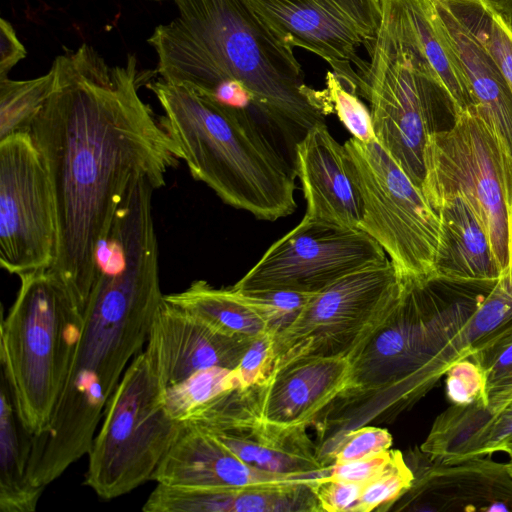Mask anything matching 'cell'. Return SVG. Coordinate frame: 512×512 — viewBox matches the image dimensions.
Masks as SVG:
<instances>
[{"instance_id": "6da1fadb", "label": "cell", "mask_w": 512, "mask_h": 512, "mask_svg": "<svg viewBox=\"0 0 512 512\" xmlns=\"http://www.w3.org/2000/svg\"><path fill=\"white\" fill-rule=\"evenodd\" d=\"M53 93L32 122L53 187L58 240L51 271L85 310L98 252L131 184L165 186L181 155L141 99L136 58L109 66L89 45L55 58Z\"/></svg>"}, {"instance_id": "7a4b0ae2", "label": "cell", "mask_w": 512, "mask_h": 512, "mask_svg": "<svg viewBox=\"0 0 512 512\" xmlns=\"http://www.w3.org/2000/svg\"><path fill=\"white\" fill-rule=\"evenodd\" d=\"M97 262L63 392L46 430L30 436L27 475L42 489L90 451L107 403L143 351L163 301L149 195L123 200Z\"/></svg>"}, {"instance_id": "3957f363", "label": "cell", "mask_w": 512, "mask_h": 512, "mask_svg": "<svg viewBox=\"0 0 512 512\" xmlns=\"http://www.w3.org/2000/svg\"><path fill=\"white\" fill-rule=\"evenodd\" d=\"M496 282L401 281L396 304L349 359L345 390L312 424L319 455L327 456L350 431L392 422L453 363L469 357L468 326Z\"/></svg>"}, {"instance_id": "277c9868", "label": "cell", "mask_w": 512, "mask_h": 512, "mask_svg": "<svg viewBox=\"0 0 512 512\" xmlns=\"http://www.w3.org/2000/svg\"><path fill=\"white\" fill-rule=\"evenodd\" d=\"M174 1L178 16L148 39L162 80L205 95L239 82L259 116L297 140L325 123L293 48L247 0Z\"/></svg>"}, {"instance_id": "5b68a950", "label": "cell", "mask_w": 512, "mask_h": 512, "mask_svg": "<svg viewBox=\"0 0 512 512\" xmlns=\"http://www.w3.org/2000/svg\"><path fill=\"white\" fill-rule=\"evenodd\" d=\"M148 87L163 109L161 126L195 180L260 220L296 210L294 160L250 111L162 79Z\"/></svg>"}, {"instance_id": "8992f818", "label": "cell", "mask_w": 512, "mask_h": 512, "mask_svg": "<svg viewBox=\"0 0 512 512\" xmlns=\"http://www.w3.org/2000/svg\"><path fill=\"white\" fill-rule=\"evenodd\" d=\"M382 6L357 93L368 102L376 141L422 191L427 145L461 110L425 57L403 1Z\"/></svg>"}, {"instance_id": "52a82bcc", "label": "cell", "mask_w": 512, "mask_h": 512, "mask_svg": "<svg viewBox=\"0 0 512 512\" xmlns=\"http://www.w3.org/2000/svg\"><path fill=\"white\" fill-rule=\"evenodd\" d=\"M19 279L1 322L2 375L23 430L36 436L48 427L63 392L85 311L51 269Z\"/></svg>"}, {"instance_id": "ba28073f", "label": "cell", "mask_w": 512, "mask_h": 512, "mask_svg": "<svg viewBox=\"0 0 512 512\" xmlns=\"http://www.w3.org/2000/svg\"><path fill=\"white\" fill-rule=\"evenodd\" d=\"M165 403V388L145 350L129 364L110 397L88 452L84 484L111 500L152 480L183 430Z\"/></svg>"}, {"instance_id": "9c48e42d", "label": "cell", "mask_w": 512, "mask_h": 512, "mask_svg": "<svg viewBox=\"0 0 512 512\" xmlns=\"http://www.w3.org/2000/svg\"><path fill=\"white\" fill-rule=\"evenodd\" d=\"M425 166L422 192L432 208L463 198L483 225L502 276H509L512 156L476 108L461 111L453 127L430 139Z\"/></svg>"}, {"instance_id": "30bf717a", "label": "cell", "mask_w": 512, "mask_h": 512, "mask_svg": "<svg viewBox=\"0 0 512 512\" xmlns=\"http://www.w3.org/2000/svg\"><path fill=\"white\" fill-rule=\"evenodd\" d=\"M344 146L362 202L359 229L382 247L401 281L435 277L437 212L377 141L351 137Z\"/></svg>"}, {"instance_id": "8fae6325", "label": "cell", "mask_w": 512, "mask_h": 512, "mask_svg": "<svg viewBox=\"0 0 512 512\" xmlns=\"http://www.w3.org/2000/svg\"><path fill=\"white\" fill-rule=\"evenodd\" d=\"M400 291L401 281L387 258L315 293L298 318L274 335L273 371L299 358L349 360L390 313Z\"/></svg>"}, {"instance_id": "7c38bea8", "label": "cell", "mask_w": 512, "mask_h": 512, "mask_svg": "<svg viewBox=\"0 0 512 512\" xmlns=\"http://www.w3.org/2000/svg\"><path fill=\"white\" fill-rule=\"evenodd\" d=\"M55 197L29 131L0 140V264L10 274L51 269L57 250Z\"/></svg>"}, {"instance_id": "4fadbf2b", "label": "cell", "mask_w": 512, "mask_h": 512, "mask_svg": "<svg viewBox=\"0 0 512 512\" xmlns=\"http://www.w3.org/2000/svg\"><path fill=\"white\" fill-rule=\"evenodd\" d=\"M387 258L382 247L360 229L303 217L232 287L318 293L342 277Z\"/></svg>"}, {"instance_id": "5bb4252c", "label": "cell", "mask_w": 512, "mask_h": 512, "mask_svg": "<svg viewBox=\"0 0 512 512\" xmlns=\"http://www.w3.org/2000/svg\"><path fill=\"white\" fill-rule=\"evenodd\" d=\"M247 1L282 41L322 58L357 93L358 72L367 65L358 50L369 51L377 37L382 0Z\"/></svg>"}, {"instance_id": "9a60e30c", "label": "cell", "mask_w": 512, "mask_h": 512, "mask_svg": "<svg viewBox=\"0 0 512 512\" xmlns=\"http://www.w3.org/2000/svg\"><path fill=\"white\" fill-rule=\"evenodd\" d=\"M183 422L213 436L249 466L275 474L327 475L307 426L264 421L255 413L249 388L226 391L191 412Z\"/></svg>"}, {"instance_id": "2e32d148", "label": "cell", "mask_w": 512, "mask_h": 512, "mask_svg": "<svg viewBox=\"0 0 512 512\" xmlns=\"http://www.w3.org/2000/svg\"><path fill=\"white\" fill-rule=\"evenodd\" d=\"M414 481L390 509L401 511L512 512V475L490 457L444 464L415 450Z\"/></svg>"}, {"instance_id": "e0dca14e", "label": "cell", "mask_w": 512, "mask_h": 512, "mask_svg": "<svg viewBox=\"0 0 512 512\" xmlns=\"http://www.w3.org/2000/svg\"><path fill=\"white\" fill-rule=\"evenodd\" d=\"M154 472L168 486L223 492L279 490L316 485L327 475L275 474L253 468L213 436L186 422Z\"/></svg>"}, {"instance_id": "ac0fdd59", "label": "cell", "mask_w": 512, "mask_h": 512, "mask_svg": "<svg viewBox=\"0 0 512 512\" xmlns=\"http://www.w3.org/2000/svg\"><path fill=\"white\" fill-rule=\"evenodd\" d=\"M253 340L227 335L163 298L144 350L166 390L203 369H235Z\"/></svg>"}, {"instance_id": "d6986e66", "label": "cell", "mask_w": 512, "mask_h": 512, "mask_svg": "<svg viewBox=\"0 0 512 512\" xmlns=\"http://www.w3.org/2000/svg\"><path fill=\"white\" fill-rule=\"evenodd\" d=\"M351 372L347 358H299L248 387L255 413L264 421L310 427L345 390Z\"/></svg>"}, {"instance_id": "ffe728a7", "label": "cell", "mask_w": 512, "mask_h": 512, "mask_svg": "<svg viewBox=\"0 0 512 512\" xmlns=\"http://www.w3.org/2000/svg\"><path fill=\"white\" fill-rule=\"evenodd\" d=\"M294 167L306 201L304 218L359 229L362 202L348 153L325 123L311 127L296 143Z\"/></svg>"}, {"instance_id": "44dd1931", "label": "cell", "mask_w": 512, "mask_h": 512, "mask_svg": "<svg viewBox=\"0 0 512 512\" xmlns=\"http://www.w3.org/2000/svg\"><path fill=\"white\" fill-rule=\"evenodd\" d=\"M419 449L444 464L494 452H505L512 459V391L490 408L481 399L452 404L434 420Z\"/></svg>"}, {"instance_id": "7402d4cb", "label": "cell", "mask_w": 512, "mask_h": 512, "mask_svg": "<svg viewBox=\"0 0 512 512\" xmlns=\"http://www.w3.org/2000/svg\"><path fill=\"white\" fill-rule=\"evenodd\" d=\"M432 17L467 83L477 112L512 156V90L500 68L439 0H432Z\"/></svg>"}, {"instance_id": "603a6c76", "label": "cell", "mask_w": 512, "mask_h": 512, "mask_svg": "<svg viewBox=\"0 0 512 512\" xmlns=\"http://www.w3.org/2000/svg\"><path fill=\"white\" fill-rule=\"evenodd\" d=\"M434 276L454 281H497L501 269L488 235L468 203L460 197L441 201Z\"/></svg>"}, {"instance_id": "cb8c5ba5", "label": "cell", "mask_w": 512, "mask_h": 512, "mask_svg": "<svg viewBox=\"0 0 512 512\" xmlns=\"http://www.w3.org/2000/svg\"><path fill=\"white\" fill-rule=\"evenodd\" d=\"M0 393V510L32 512L44 489L34 486L28 479L30 435L18 420L3 375Z\"/></svg>"}, {"instance_id": "d4e9b609", "label": "cell", "mask_w": 512, "mask_h": 512, "mask_svg": "<svg viewBox=\"0 0 512 512\" xmlns=\"http://www.w3.org/2000/svg\"><path fill=\"white\" fill-rule=\"evenodd\" d=\"M164 300L230 336L255 339L269 331L233 287L216 288L196 280L181 292L164 295Z\"/></svg>"}, {"instance_id": "484cf974", "label": "cell", "mask_w": 512, "mask_h": 512, "mask_svg": "<svg viewBox=\"0 0 512 512\" xmlns=\"http://www.w3.org/2000/svg\"><path fill=\"white\" fill-rule=\"evenodd\" d=\"M428 62L461 111L476 108L467 83L432 17V0H402Z\"/></svg>"}, {"instance_id": "4316f807", "label": "cell", "mask_w": 512, "mask_h": 512, "mask_svg": "<svg viewBox=\"0 0 512 512\" xmlns=\"http://www.w3.org/2000/svg\"><path fill=\"white\" fill-rule=\"evenodd\" d=\"M484 46L512 90V28L492 0H439Z\"/></svg>"}, {"instance_id": "83f0119b", "label": "cell", "mask_w": 512, "mask_h": 512, "mask_svg": "<svg viewBox=\"0 0 512 512\" xmlns=\"http://www.w3.org/2000/svg\"><path fill=\"white\" fill-rule=\"evenodd\" d=\"M56 84L52 68L29 80L0 79V140L29 131V128L53 93Z\"/></svg>"}, {"instance_id": "f1b7e54d", "label": "cell", "mask_w": 512, "mask_h": 512, "mask_svg": "<svg viewBox=\"0 0 512 512\" xmlns=\"http://www.w3.org/2000/svg\"><path fill=\"white\" fill-rule=\"evenodd\" d=\"M235 388H240L236 369H203L165 390L166 408L174 419L183 422L198 407Z\"/></svg>"}, {"instance_id": "f546056e", "label": "cell", "mask_w": 512, "mask_h": 512, "mask_svg": "<svg viewBox=\"0 0 512 512\" xmlns=\"http://www.w3.org/2000/svg\"><path fill=\"white\" fill-rule=\"evenodd\" d=\"M315 99L322 114H336L352 137L364 143L376 141L369 108L334 72L327 73L325 89L315 90Z\"/></svg>"}, {"instance_id": "4dcf8cb0", "label": "cell", "mask_w": 512, "mask_h": 512, "mask_svg": "<svg viewBox=\"0 0 512 512\" xmlns=\"http://www.w3.org/2000/svg\"><path fill=\"white\" fill-rule=\"evenodd\" d=\"M414 473L399 450L393 455L384 470L373 480L363 485L355 512L389 510L412 486Z\"/></svg>"}, {"instance_id": "1f68e13d", "label": "cell", "mask_w": 512, "mask_h": 512, "mask_svg": "<svg viewBox=\"0 0 512 512\" xmlns=\"http://www.w3.org/2000/svg\"><path fill=\"white\" fill-rule=\"evenodd\" d=\"M235 290L265 321L268 330L274 335L289 327L315 294L288 290Z\"/></svg>"}, {"instance_id": "d6a6232c", "label": "cell", "mask_w": 512, "mask_h": 512, "mask_svg": "<svg viewBox=\"0 0 512 512\" xmlns=\"http://www.w3.org/2000/svg\"><path fill=\"white\" fill-rule=\"evenodd\" d=\"M393 439L387 429L367 425L350 431L333 448L325 465L359 460L391 449Z\"/></svg>"}, {"instance_id": "836d02e7", "label": "cell", "mask_w": 512, "mask_h": 512, "mask_svg": "<svg viewBox=\"0 0 512 512\" xmlns=\"http://www.w3.org/2000/svg\"><path fill=\"white\" fill-rule=\"evenodd\" d=\"M446 396L452 404L467 405L478 399L484 404L485 375L471 358L453 363L445 373Z\"/></svg>"}, {"instance_id": "e575fe53", "label": "cell", "mask_w": 512, "mask_h": 512, "mask_svg": "<svg viewBox=\"0 0 512 512\" xmlns=\"http://www.w3.org/2000/svg\"><path fill=\"white\" fill-rule=\"evenodd\" d=\"M274 334L266 331L256 337L235 368L240 388L263 384L273 372Z\"/></svg>"}, {"instance_id": "d590c367", "label": "cell", "mask_w": 512, "mask_h": 512, "mask_svg": "<svg viewBox=\"0 0 512 512\" xmlns=\"http://www.w3.org/2000/svg\"><path fill=\"white\" fill-rule=\"evenodd\" d=\"M363 485L331 477L320 480L313 487L321 511L355 512Z\"/></svg>"}, {"instance_id": "8d00e7d4", "label": "cell", "mask_w": 512, "mask_h": 512, "mask_svg": "<svg viewBox=\"0 0 512 512\" xmlns=\"http://www.w3.org/2000/svg\"><path fill=\"white\" fill-rule=\"evenodd\" d=\"M483 371L484 406L490 408L512 391V341L494 355Z\"/></svg>"}, {"instance_id": "74e56055", "label": "cell", "mask_w": 512, "mask_h": 512, "mask_svg": "<svg viewBox=\"0 0 512 512\" xmlns=\"http://www.w3.org/2000/svg\"><path fill=\"white\" fill-rule=\"evenodd\" d=\"M392 455L393 449H389L375 456L328 465L330 477L365 485L384 470Z\"/></svg>"}, {"instance_id": "f35d334b", "label": "cell", "mask_w": 512, "mask_h": 512, "mask_svg": "<svg viewBox=\"0 0 512 512\" xmlns=\"http://www.w3.org/2000/svg\"><path fill=\"white\" fill-rule=\"evenodd\" d=\"M26 56L24 45L6 19L0 21V79L8 77L10 70Z\"/></svg>"}, {"instance_id": "ab89813d", "label": "cell", "mask_w": 512, "mask_h": 512, "mask_svg": "<svg viewBox=\"0 0 512 512\" xmlns=\"http://www.w3.org/2000/svg\"><path fill=\"white\" fill-rule=\"evenodd\" d=\"M512 28V0H492Z\"/></svg>"}, {"instance_id": "60d3db41", "label": "cell", "mask_w": 512, "mask_h": 512, "mask_svg": "<svg viewBox=\"0 0 512 512\" xmlns=\"http://www.w3.org/2000/svg\"><path fill=\"white\" fill-rule=\"evenodd\" d=\"M507 467L509 469V472L511 473L512 475V459H510V461L507 463Z\"/></svg>"}, {"instance_id": "b9f144b4", "label": "cell", "mask_w": 512, "mask_h": 512, "mask_svg": "<svg viewBox=\"0 0 512 512\" xmlns=\"http://www.w3.org/2000/svg\"><path fill=\"white\" fill-rule=\"evenodd\" d=\"M511 226H512V217H511Z\"/></svg>"}]
</instances>
